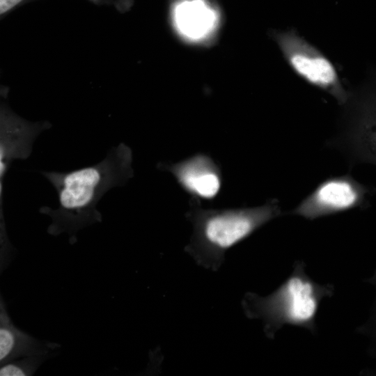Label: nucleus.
Listing matches in <instances>:
<instances>
[{
    "instance_id": "5",
    "label": "nucleus",
    "mask_w": 376,
    "mask_h": 376,
    "mask_svg": "<svg viewBox=\"0 0 376 376\" xmlns=\"http://www.w3.org/2000/svg\"><path fill=\"white\" fill-rule=\"evenodd\" d=\"M289 64L302 78L330 93L340 103L347 101L332 63L308 43L291 33L279 40Z\"/></svg>"
},
{
    "instance_id": "4",
    "label": "nucleus",
    "mask_w": 376,
    "mask_h": 376,
    "mask_svg": "<svg viewBox=\"0 0 376 376\" xmlns=\"http://www.w3.org/2000/svg\"><path fill=\"white\" fill-rule=\"evenodd\" d=\"M373 189L357 181L350 174L329 178L308 195L292 214L313 220L356 207H367Z\"/></svg>"
},
{
    "instance_id": "3",
    "label": "nucleus",
    "mask_w": 376,
    "mask_h": 376,
    "mask_svg": "<svg viewBox=\"0 0 376 376\" xmlns=\"http://www.w3.org/2000/svg\"><path fill=\"white\" fill-rule=\"evenodd\" d=\"M334 293L331 284L314 281L306 273L303 261H296L289 277L265 297L249 292L243 300L246 315L263 321L266 335L274 338L285 325L303 327L315 333L319 306Z\"/></svg>"
},
{
    "instance_id": "1",
    "label": "nucleus",
    "mask_w": 376,
    "mask_h": 376,
    "mask_svg": "<svg viewBox=\"0 0 376 376\" xmlns=\"http://www.w3.org/2000/svg\"><path fill=\"white\" fill-rule=\"evenodd\" d=\"M132 160V149L122 143L95 164L65 172L41 171L58 196V208L42 206L39 210L52 219L48 233H66L72 244L79 230L101 222L99 201L111 189L123 186L133 177Z\"/></svg>"
},
{
    "instance_id": "8",
    "label": "nucleus",
    "mask_w": 376,
    "mask_h": 376,
    "mask_svg": "<svg viewBox=\"0 0 376 376\" xmlns=\"http://www.w3.org/2000/svg\"><path fill=\"white\" fill-rule=\"evenodd\" d=\"M341 143L354 164L376 166V93L360 98Z\"/></svg>"
},
{
    "instance_id": "6",
    "label": "nucleus",
    "mask_w": 376,
    "mask_h": 376,
    "mask_svg": "<svg viewBox=\"0 0 376 376\" xmlns=\"http://www.w3.org/2000/svg\"><path fill=\"white\" fill-rule=\"evenodd\" d=\"M50 127L47 122L31 123L1 105L0 112V217L4 218L3 195L6 174L13 162L31 155L34 141L43 130Z\"/></svg>"
},
{
    "instance_id": "10",
    "label": "nucleus",
    "mask_w": 376,
    "mask_h": 376,
    "mask_svg": "<svg viewBox=\"0 0 376 376\" xmlns=\"http://www.w3.org/2000/svg\"><path fill=\"white\" fill-rule=\"evenodd\" d=\"M174 24L177 32L183 38L191 42H200L214 32L217 17L203 1H185L175 10Z\"/></svg>"
},
{
    "instance_id": "11",
    "label": "nucleus",
    "mask_w": 376,
    "mask_h": 376,
    "mask_svg": "<svg viewBox=\"0 0 376 376\" xmlns=\"http://www.w3.org/2000/svg\"><path fill=\"white\" fill-rule=\"evenodd\" d=\"M51 355L26 357L1 366V376L33 375L40 365Z\"/></svg>"
},
{
    "instance_id": "12",
    "label": "nucleus",
    "mask_w": 376,
    "mask_h": 376,
    "mask_svg": "<svg viewBox=\"0 0 376 376\" xmlns=\"http://www.w3.org/2000/svg\"><path fill=\"white\" fill-rule=\"evenodd\" d=\"M368 282L373 285L375 290V297L371 311V314L367 320L359 330L363 334L368 336L373 343L376 348V271L374 274L368 280Z\"/></svg>"
},
{
    "instance_id": "9",
    "label": "nucleus",
    "mask_w": 376,
    "mask_h": 376,
    "mask_svg": "<svg viewBox=\"0 0 376 376\" xmlns=\"http://www.w3.org/2000/svg\"><path fill=\"white\" fill-rule=\"evenodd\" d=\"M58 344L39 340L17 328L12 322L1 297L0 364L26 357L53 355Z\"/></svg>"
},
{
    "instance_id": "13",
    "label": "nucleus",
    "mask_w": 376,
    "mask_h": 376,
    "mask_svg": "<svg viewBox=\"0 0 376 376\" xmlns=\"http://www.w3.org/2000/svg\"><path fill=\"white\" fill-rule=\"evenodd\" d=\"M24 0H0V14L3 15L15 8Z\"/></svg>"
},
{
    "instance_id": "7",
    "label": "nucleus",
    "mask_w": 376,
    "mask_h": 376,
    "mask_svg": "<svg viewBox=\"0 0 376 376\" xmlns=\"http://www.w3.org/2000/svg\"><path fill=\"white\" fill-rule=\"evenodd\" d=\"M157 167L171 173L193 198L212 200L220 191L221 168L206 154L198 153L175 164L159 162Z\"/></svg>"
},
{
    "instance_id": "2",
    "label": "nucleus",
    "mask_w": 376,
    "mask_h": 376,
    "mask_svg": "<svg viewBox=\"0 0 376 376\" xmlns=\"http://www.w3.org/2000/svg\"><path fill=\"white\" fill-rule=\"evenodd\" d=\"M281 214L277 199L251 207L203 209L191 198L185 216L193 233L185 251L201 265L217 270L226 252Z\"/></svg>"
}]
</instances>
